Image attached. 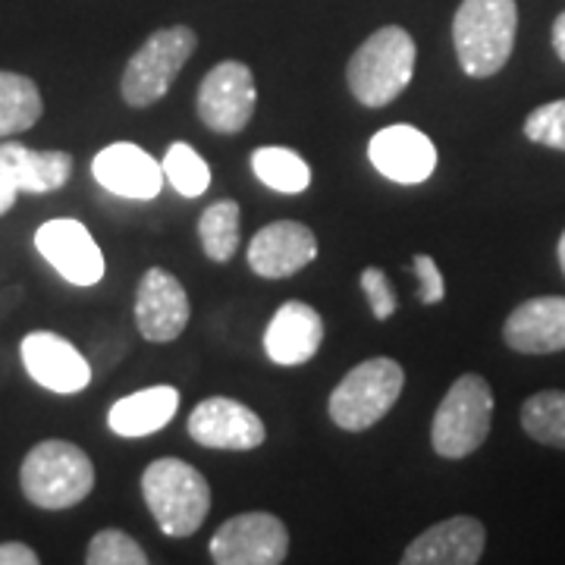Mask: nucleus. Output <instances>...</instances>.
<instances>
[{"instance_id": "obj_9", "label": "nucleus", "mask_w": 565, "mask_h": 565, "mask_svg": "<svg viewBox=\"0 0 565 565\" xmlns=\"http://www.w3.org/2000/svg\"><path fill=\"white\" fill-rule=\"evenodd\" d=\"M255 104H258L255 73L239 61H223L211 66L195 95L199 120L221 136L243 132L255 117Z\"/></svg>"}, {"instance_id": "obj_15", "label": "nucleus", "mask_w": 565, "mask_h": 565, "mask_svg": "<svg viewBox=\"0 0 565 565\" xmlns=\"http://www.w3.org/2000/svg\"><path fill=\"white\" fill-rule=\"evenodd\" d=\"M367 161L374 170L399 185H418L427 182L437 170V148L430 136H424L418 126L393 122L374 132L367 141Z\"/></svg>"}, {"instance_id": "obj_23", "label": "nucleus", "mask_w": 565, "mask_h": 565, "mask_svg": "<svg viewBox=\"0 0 565 565\" xmlns=\"http://www.w3.org/2000/svg\"><path fill=\"white\" fill-rule=\"evenodd\" d=\"M252 173L280 195H302L311 185V167L299 151L280 145H262L252 154Z\"/></svg>"}, {"instance_id": "obj_3", "label": "nucleus", "mask_w": 565, "mask_h": 565, "mask_svg": "<svg viewBox=\"0 0 565 565\" xmlns=\"http://www.w3.org/2000/svg\"><path fill=\"white\" fill-rule=\"evenodd\" d=\"M20 490L39 509H73L95 490V462L70 440H41L22 459Z\"/></svg>"}, {"instance_id": "obj_20", "label": "nucleus", "mask_w": 565, "mask_h": 565, "mask_svg": "<svg viewBox=\"0 0 565 565\" xmlns=\"http://www.w3.org/2000/svg\"><path fill=\"white\" fill-rule=\"evenodd\" d=\"M323 345V318L308 302H282L264 330V352L274 364L296 367L311 362Z\"/></svg>"}, {"instance_id": "obj_7", "label": "nucleus", "mask_w": 565, "mask_h": 565, "mask_svg": "<svg viewBox=\"0 0 565 565\" xmlns=\"http://www.w3.org/2000/svg\"><path fill=\"white\" fill-rule=\"evenodd\" d=\"M195 47H199V35L189 25H167L151 32L122 70V102L136 110L161 102L182 73V66L192 61Z\"/></svg>"}, {"instance_id": "obj_26", "label": "nucleus", "mask_w": 565, "mask_h": 565, "mask_svg": "<svg viewBox=\"0 0 565 565\" xmlns=\"http://www.w3.org/2000/svg\"><path fill=\"white\" fill-rule=\"evenodd\" d=\"M163 177L182 199H202L211 189V167L189 141H173L163 154Z\"/></svg>"}, {"instance_id": "obj_29", "label": "nucleus", "mask_w": 565, "mask_h": 565, "mask_svg": "<svg viewBox=\"0 0 565 565\" xmlns=\"http://www.w3.org/2000/svg\"><path fill=\"white\" fill-rule=\"evenodd\" d=\"M362 289L364 296H367V305H371V315L377 321H390L399 311V299H396V292H393V286H390L381 267H364Z\"/></svg>"}, {"instance_id": "obj_24", "label": "nucleus", "mask_w": 565, "mask_h": 565, "mask_svg": "<svg viewBox=\"0 0 565 565\" xmlns=\"http://www.w3.org/2000/svg\"><path fill=\"white\" fill-rule=\"evenodd\" d=\"M239 223H243V211H239V202H233V199H221V202L204 207V214L199 217V239H202L204 255L211 262H233V255L239 252V239H243Z\"/></svg>"}, {"instance_id": "obj_11", "label": "nucleus", "mask_w": 565, "mask_h": 565, "mask_svg": "<svg viewBox=\"0 0 565 565\" xmlns=\"http://www.w3.org/2000/svg\"><path fill=\"white\" fill-rule=\"evenodd\" d=\"M189 437L204 449L248 452L267 440V427L255 408L230 396H207L189 415Z\"/></svg>"}, {"instance_id": "obj_32", "label": "nucleus", "mask_w": 565, "mask_h": 565, "mask_svg": "<svg viewBox=\"0 0 565 565\" xmlns=\"http://www.w3.org/2000/svg\"><path fill=\"white\" fill-rule=\"evenodd\" d=\"M550 41H553V51L556 57L565 63V10L553 20V32H550Z\"/></svg>"}, {"instance_id": "obj_10", "label": "nucleus", "mask_w": 565, "mask_h": 565, "mask_svg": "<svg viewBox=\"0 0 565 565\" xmlns=\"http://www.w3.org/2000/svg\"><path fill=\"white\" fill-rule=\"evenodd\" d=\"M73 177L66 151H35L20 141H0V217L17 204V195L57 192Z\"/></svg>"}, {"instance_id": "obj_22", "label": "nucleus", "mask_w": 565, "mask_h": 565, "mask_svg": "<svg viewBox=\"0 0 565 565\" xmlns=\"http://www.w3.org/2000/svg\"><path fill=\"white\" fill-rule=\"evenodd\" d=\"M44 114L41 88L22 73L0 70V139L32 129Z\"/></svg>"}, {"instance_id": "obj_25", "label": "nucleus", "mask_w": 565, "mask_h": 565, "mask_svg": "<svg viewBox=\"0 0 565 565\" xmlns=\"http://www.w3.org/2000/svg\"><path fill=\"white\" fill-rule=\"evenodd\" d=\"M519 422L531 440L565 449V390H541L527 396L519 412Z\"/></svg>"}, {"instance_id": "obj_19", "label": "nucleus", "mask_w": 565, "mask_h": 565, "mask_svg": "<svg viewBox=\"0 0 565 565\" xmlns=\"http://www.w3.org/2000/svg\"><path fill=\"white\" fill-rule=\"evenodd\" d=\"M503 343L522 355L565 352V296H537L509 311Z\"/></svg>"}, {"instance_id": "obj_31", "label": "nucleus", "mask_w": 565, "mask_h": 565, "mask_svg": "<svg viewBox=\"0 0 565 565\" xmlns=\"http://www.w3.org/2000/svg\"><path fill=\"white\" fill-rule=\"evenodd\" d=\"M0 565H39V553L29 544L7 541V544H0Z\"/></svg>"}, {"instance_id": "obj_13", "label": "nucleus", "mask_w": 565, "mask_h": 565, "mask_svg": "<svg viewBox=\"0 0 565 565\" xmlns=\"http://www.w3.org/2000/svg\"><path fill=\"white\" fill-rule=\"evenodd\" d=\"M35 248L41 258L51 264L63 280L73 286H95L104 277V252L88 233L73 217H57V221L41 223L35 233Z\"/></svg>"}, {"instance_id": "obj_4", "label": "nucleus", "mask_w": 565, "mask_h": 565, "mask_svg": "<svg viewBox=\"0 0 565 565\" xmlns=\"http://www.w3.org/2000/svg\"><path fill=\"white\" fill-rule=\"evenodd\" d=\"M141 500L167 537H189L211 512V484L195 465L167 456L141 471Z\"/></svg>"}, {"instance_id": "obj_18", "label": "nucleus", "mask_w": 565, "mask_h": 565, "mask_svg": "<svg viewBox=\"0 0 565 565\" xmlns=\"http://www.w3.org/2000/svg\"><path fill=\"white\" fill-rule=\"evenodd\" d=\"M487 531L471 515H452L422 531L405 546L403 565H475L481 563Z\"/></svg>"}, {"instance_id": "obj_28", "label": "nucleus", "mask_w": 565, "mask_h": 565, "mask_svg": "<svg viewBox=\"0 0 565 565\" xmlns=\"http://www.w3.org/2000/svg\"><path fill=\"white\" fill-rule=\"evenodd\" d=\"M525 139L553 151H565V98L534 107L525 117Z\"/></svg>"}, {"instance_id": "obj_5", "label": "nucleus", "mask_w": 565, "mask_h": 565, "mask_svg": "<svg viewBox=\"0 0 565 565\" xmlns=\"http://www.w3.org/2000/svg\"><path fill=\"white\" fill-rule=\"evenodd\" d=\"M405 390V371L396 359H367V362L355 364L345 374L340 384L330 393V422L340 430L349 434H362L377 422H384L390 408L399 403Z\"/></svg>"}, {"instance_id": "obj_1", "label": "nucleus", "mask_w": 565, "mask_h": 565, "mask_svg": "<svg viewBox=\"0 0 565 565\" xmlns=\"http://www.w3.org/2000/svg\"><path fill=\"white\" fill-rule=\"evenodd\" d=\"M519 35L515 0H462L452 17V44L465 76L490 79L503 70Z\"/></svg>"}, {"instance_id": "obj_8", "label": "nucleus", "mask_w": 565, "mask_h": 565, "mask_svg": "<svg viewBox=\"0 0 565 565\" xmlns=\"http://www.w3.org/2000/svg\"><path fill=\"white\" fill-rule=\"evenodd\" d=\"M207 553L217 565H280L289 556V527L274 512H239L214 531Z\"/></svg>"}, {"instance_id": "obj_33", "label": "nucleus", "mask_w": 565, "mask_h": 565, "mask_svg": "<svg viewBox=\"0 0 565 565\" xmlns=\"http://www.w3.org/2000/svg\"><path fill=\"white\" fill-rule=\"evenodd\" d=\"M556 258H559V267H563L565 274V230L563 236H559V245H556Z\"/></svg>"}, {"instance_id": "obj_12", "label": "nucleus", "mask_w": 565, "mask_h": 565, "mask_svg": "<svg viewBox=\"0 0 565 565\" xmlns=\"http://www.w3.org/2000/svg\"><path fill=\"white\" fill-rule=\"evenodd\" d=\"M189 292L170 270L148 267L136 289V327L148 343H173L189 327Z\"/></svg>"}, {"instance_id": "obj_21", "label": "nucleus", "mask_w": 565, "mask_h": 565, "mask_svg": "<svg viewBox=\"0 0 565 565\" xmlns=\"http://www.w3.org/2000/svg\"><path fill=\"white\" fill-rule=\"evenodd\" d=\"M180 412V390L177 386H148L139 393H129L107 412V427L117 437H151L163 430Z\"/></svg>"}, {"instance_id": "obj_2", "label": "nucleus", "mask_w": 565, "mask_h": 565, "mask_svg": "<svg viewBox=\"0 0 565 565\" xmlns=\"http://www.w3.org/2000/svg\"><path fill=\"white\" fill-rule=\"evenodd\" d=\"M418 44L403 25H384L371 32L349 57L345 82L352 98L364 107H386L396 102L415 76Z\"/></svg>"}, {"instance_id": "obj_30", "label": "nucleus", "mask_w": 565, "mask_h": 565, "mask_svg": "<svg viewBox=\"0 0 565 565\" xmlns=\"http://www.w3.org/2000/svg\"><path fill=\"white\" fill-rule=\"evenodd\" d=\"M412 270H415V277H418V302L422 305L444 302L446 280H444V274H440V267H437V262H434L430 255L418 252V255L412 258Z\"/></svg>"}, {"instance_id": "obj_17", "label": "nucleus", "mask_w": 565, "mask_h": 565, "mask_svg": "<svg viewBox=\"0 0 565 565\" xmlns=\"http://www.w3.org/2000/svg\"><path fill=\"white\" fill-rule=\"evenodd\" d=\"M92 177L110 195H120L129 202H151L163 189V167L154 161L136 141H114L102 148L92 161Z\"/></svg>"}, {"instance_id": "obj_14", "label": "nucleus", "mask_w": 565, "mask_h": 565, "mask_svg": "<svg viewBox=\"0 0 565 565\" xmlns=\"http://www.w3.org/2000/svg\"><path fill=\"white\" fill-rule=\"evenodd\" d=\"M22 367L29 377L57 396H73L92 384V364L70 340L51 330H35L22 337Z\"/></svg>"}, {"instance_id": "obj_27", "label": "nucleus", "mask_w": 565, "mask_h": 565, "mask_svg": "<svg viewBox=\"0 0 565 565\" xmlns=\"http://www.w3.org/2000/svg\"><path fill=\"white\" fill-rule=\"evenodd\" d=\"M88 565H148V553L122 527H104L85 546Z\"/></svg>"}, {"instance_id": "obj_16", "label": "nucleus", "mask_w": 565, "mask_h": 565, "mask_svg": "<svg viewBox=\"0 0 565 565\" xmlns=\"http://www.w3.org/2000/svg\"><path fill=\"white\" fill-rule=\"evenodd\" d=\"M248 267L262 280H286L318 258V236L299 221H274L248 243Z\"/></svg>"}, {"instance_id": "obj_6", "label": "nucleus", "mask_w": 565, "mask_h": 565, "mask_svg": "<svg viewBox=\"0 0 565 565\" xmlns=\"http://www.w3.org/2000/svg\"><path fill=\"white\" fill-rule=\"evenodd\" d=\"M493 427V390L481 374H462L446 390L430 422V446L440 459L478 452Z\"/></svg>"}]
</instances>
